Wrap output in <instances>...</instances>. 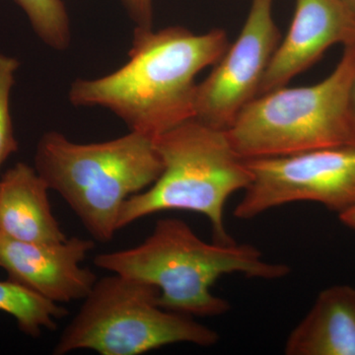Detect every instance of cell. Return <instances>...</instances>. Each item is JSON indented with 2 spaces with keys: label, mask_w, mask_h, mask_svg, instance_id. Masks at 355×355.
<instances>
[{
  "label": "cell",
  "mask_w": 355,
  "mask_h": 355,
  "mask_svg": "<svg viewBox=\"0 0 355 355\" xmlns=\"http://www.w3.org/2000/svg\"><path fill=\"white\" fill-rule=\"evenodd\" d=\"M228 46L221 29L196 34L181 26L135 27L128 62L99 78L77 79L69 101L109 110L130 132L156 139L195 119L196 77L217 64Z\"/></svg>",
  "instance_id": "1"
},
{
  "label": "cell",
  "mask_w": 355,
  "mask_h": 355,
  "mask_svg": "<svg viewBox=\"0 0 355 355\" xmlns=\"http://www.w3.org/2000/svg\"><path fill=\"white\" fill-rule=\"evenodd\" d=\"M94 265L156 287L161 307L191 317L220 316L230 310L228 301L211 292L222 275L242 273L275 280L291 272L284 263L263 260L252 245L203 241L188 223L177 218L159 219L144 242L98 254Z\"/></svg>",
  "instance_id": "2"
},
{
  "label": "cell",
  "mask_w": 355,
  "mask_h": 355,
  "mask_svg": "<svg viewBox=\"0 0 355 355\" xmlns=\"http://www.w3.org/2000/svg\"><path fill=\"white\" fill-rule=\"evenodd\" d=\"M35 169L64 198L94 241L108 243L119 231L128 198L158 179L163 163L154 139L137 132L96 144H76L62 133L42 135Z\"/></svg>",
  "instance_id": "3"
},
{
  "label": "cell",
  "mask_w": 355,
  "mask_h": 355,
  "mask_svg": "<svg viewBox=\"0 0 355 355\" xmlns=\"http://www.w3.org/2000/svg\"><path fill=\"white\" fill-rule=\"evenodd\" d=\"M154 144L162 173L146 190L125 202L119 230L159 212L184 210L209 219L214 242H235L226 231L224 209L236 191L246 190L252 176L225 130L193 119L159 135Z\"/></svg>",
  "instance_id": "4"
},
{
  "label": "cell",
  "mask_w": 355,
  "mask_h": 355,
  "mask_svg": "<svg viewBox=\"0 0 355 355\" xmlns=\"http://www.w3.org/2000/svg\"><path fill=\"white\" fill-rule=\"evenodd\" d=\"M354 76L352 44L343 46L336 69L319 83L284 86L254 98L226 130L231 146L249 160L355 144Z\"/></svg>",
  "instance_id": "5"
},
{
  "label": "cell",
  "mask_w": 355,
  "mask_h": 355,
  "mask_svg": "<svg viewBox=\"0 0 355 355\" xmlns=\"http://www.w3.org/2000/svg\"><path fill=\"white\" fill-rule=\"evenodd\" d=\"M158 296L156 287L114 273L98 279L53 354L87 349L101 355H140L176 343L211 347L218 342L216 331L161 307Z\"/></svg>",
  "instance_id": "6"
},
{
  "label": "cell",
  "mask_w": 355,
  "mask_h": 355,
  "mask_svg": "<svg viewBox=\"0 0 355 355\" xmlns=\"http://www.w3.org/2000/svg\"><path fill=\"white\" fill-rule=\"evenodd\" d=\"M246 163L251 183L235 207L236 218H254L296 202L321 203L338 214L355 205V144Z\"/></svg>",
  "instance_id": "7"
},
{
  "label": "cell",
  "mask_w": 355,
  "mask_h": 355,
  "mask_svg": "<svg viewBox=\"0 0 355 355\" xmlns=\"http://www.w3.org/2000/svg\"><path fill=\"white\" fill-rule=\"evenodd\" d=\"M272 4V0H253L239 37L209 76L198 84L196 120L226 132L258 97L263 77L282 38L273 20Z\"/></svg>",
  "instance_id": "8"
},
{
  "label": "cell",
  "mask_w": 355,
  "mask_h": 355,
  "mask_svg": "<svg viewBox=\"0 0 355 355\" xmlns=\"http://www.w3.org/2000/svg\"><path fill=\"white\" fill-rule=\"evenodd\" d=\"M94 248V240L79 237L39 244L0 235V268L9 279L64 304L83 300L95 286L97 275L81 266Z\"/></svg>",
  "instance_id": "9"
},
{
  "label": "cell",
  "mask_w": 355,
  "mask_h": 355,
  "mask_svg": "<svg viewBox=\"0 0 355 355\" xmlns=\"http://www.w3.org/2000/svg\"><path fill=\"white\" fill-rule=\"evenodd\" d=\"M352 44L355 18L338 0H296L293 20L268 64L259 95L286 86L331 46Z\"/></svg>",
  "instance_id": "10"
},
{
  "label": "cell",
  "mask_w": 355,
  "mask_h": 355,
  "mask_svg": "<svg viewBox=\"0 0 355 355\" xmlns=\"http://www.w3.org/2000/svg\"><path fill=\"white\" fill-rule=\"evenodd\" d=\"M48 184L35 167L17 163L0 178V235L25 243H57L67 236L51 211Z\"/></svg>",
  "instance_id": "11"
},
{
  "label": "cell",
  "mask_w": 355,
  "mask_h": 355,
  "mask_svg": "<svg viewBox=\"0 0 355 355\" xmlns=\"http://www.w3.org/2000/svg\"><path fill=\"white\" fill-rule=\"evenodd\" d=\"M287 355H355V289L335 286L318 295L291 331Z\"/></svg>",
  "instance_id": "12"
},
{
  "label": "cell",
  "mask_w": 355,
  "mask_h": 355,
  "mask_svg": "<svg viewBox=\"0 0 355 355\" xmlns=\"http://www.w3.org/2000/svg\"><path fill=\"white\" fill-rule=\"evenodd\" d=\"M0 311L11 315L25 335L39 338L53 331L69 310L12 279L0 282Z\"/></svg>",
  "instance_id": "13"
},
{
  "label": "cell",
  "mask_w": 355,
  "mask_h": 355,
  "mask_svg": "<svg viewBox=\"0 0 355 355\" xmlns=\"http://www.w3.org/2000/svg\"><path fill=\"white\" fill-rule=\"evenodd\" d=\"M24 11L33 30L53 50L65 51L71 43V29L62 0H13Z\"/></svg>",
  "instance_id": "14"
},
{
  "label": "cell",
  "mask_w": 355,
  "mask_h": 355,
  "mask_svg": "<svg viewBox=\"0 0 355 355\" xmlns=\"http://www.w3.org/2000/svg\"><path fill=\"white\" fill-rule=\"evenodd\" d=\"M19 67L15 58L0 53V167L18 150L10 114V96Z\"/></svg>",
  "instance_id": "15"
},
{
  "label": "cell",
  "mask_w": 355,
  "mask_h": 355,
  "mask_svg": "<svg viewBox=\"0 0 355 355\" xmlns=\"http://www.w3.org/2000/svg\"><path fill=\"white\" fill-rule=\"evenodd\" d=\"M135 27L151 29L153 22V0H123Z\"/></svg>",
  "instance_id": "16"
},
{
  "label": "cell",
  "mask_w": 355,
  "mask_h": 355,
  "mask_svg": "<svg viewBox=\"0 0 355 355\" xmlns=\"http://www.w3.org/2000/svg\"><path fill=\"white\" fill-rule=\"evenodd\" d=\"M340 218L345 225L355 231V205L354 207H350L349 209L345 210V212L340 214Z\"/></svg>",
  "instance_id": "17"
},
{
  "label": "cell",
  "mask_w": 355,
  "mask_h": 355,
  "mask_svg": "<svg viewBox=\"0 0 355 355\" xmlns=\"http://www.w3.org/2000/svg\"><path fill=\"white\" fill-rule=\"evenodd\" d=\"M338 1L355 18V0H338Z\"/></svg>",
  "instance_id": "18"
},
{
  "label": "cell",
  "mask_w": 355,
  "mask_h": 355,
  "mask_svg": "<svg viewBox=\"0 0 355 355\" xmlns=\"http://www.w3.org/2000/svg\"><path fill=\"white\" fill-rule=\"evenodd\" d=\"M350 105L355 119V76L352 81V90H350Z\"/></svg>",
  "instance_id": "19"
}]
</instances>
